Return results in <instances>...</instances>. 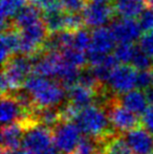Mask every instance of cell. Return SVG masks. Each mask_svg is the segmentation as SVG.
I'll return each mask as SVG.
<instances>
[{"instance_id":"cell-1","label":"cell","mask_w":153,"mask_h":154,"mask_svg":"<svg viewBox=\"0 0 153 154\" xmlns=\"http://www.w3.org/2000/svg\"><path fill=\"white\" fill-rule=\"evenodd\" d=\"M23 87L31 93L36 109L58 107L67 97L66 89L58 81L36 73H32L27 78Z\"/></svg>"},{"instance_id":"cell-2","label":"cell","mask_w":153,"mask_h":154,"mask_svg":"<svg viewBox=\"0 0 153 154\" xmlns=\"http://www.w3.org/2000/svg\"><path fill=\"white\" fill-rule=\"evenodd\" d=\"M84 135L104 142L115 132L112 131L110 121L104 106L92 104L81 109L74 121Z\"/></svg>"},{"instance_id":"cell-3","label":"cell","mask_w":153,"mask_h":154,"mask_svg":"<svg viewBox=\"0 0 153 154\" xmlns=\"http://www.w3.org/2000/svg\"><path fill=\"white\" fill-rule=\"evenodd\" d=\"M33 61L29 56H13L3 64L1 73V94H8L20 89L24 86L26 79L33 71Z\"/></svg>"},{"instance_id":"cell-4","label":"cell","mask_w":153,"mask_h":154,"mask_svg":"<svg viewBox=\"0 0 153 154\" xmlns=\"http://www.w3.org/2000/svg\"><path fill=\"white\" fill-rule=\"evenodd\" d=\"M22 147L31 154H51L57 150L54 146L53 130L41 124H35L25 129Z\"/></svg>"},{"instance_id":"cell-5","label":"cell","mask_w":153,"mask_h":154,"mask_svg":"<svg viewBox=\"0 0 153 154\" xmlns=\"http://www.w3.org/2000/svg\"><path fill=\"white\" fill-rule=\"evenodd\" d=\"M104 107L108 113L111 127L116 133H127L130 130L141 126L139 116L123 106L118 97H115L109 99L104 104Z\"/></svg>"},{"instance_id":"cell-6","label":"cell","mask_w":153,"mask_h":154,"mask_svg":"<svg viewBox=\"0 0 153 154\" xmlns=\"http://www.w3.org/2000/svg\"><path fill=\"white\" fill-rule=\"evenodd\" d=\"M54 146L62 154H75L80 140L81 130L75 122L61 121L53 129Z\"/></svg>"},{"instance_id":"cell-7","label":"cell","mask_w":153,"mask_h":154,"mask_svg":"<svg viewBox=\"0 0 153 154\" xmlns=\"http://www.w3.org/2000/svg\"><path fill=\"white\" fill-rule=\"evenodd\" d=\"M47 34L48 32L43 23V20L21 29L20 53L19 54L32 57L43 51V45L48 37Z\"/></svg>"},{"instance_id":"cell-8","label":"cell","mask_w":153,"mask_h":154,"mask_svg":"<svg viewBox=\"0 0 153 154\" xmlns=\"http://www.w3.org/2000/svg\"><path fill=\"white\" fill-rule=\"evenodd\" d=\"M137 70L128 64L118 65L112 70L108 80L109 90L115 95H122L124 93L136 88Z\"/></svg>"},{"instance_id":"cell-9","label":"cell","mask_w":153,"mask_h":154,"mask_svg":"<svg viewBox=\"0 0 153 154\" xmlns=\"http://www.w3.org/2000/svg\"><path fill=\"white\" fill-rule=\"evenodd\" d=\"M115 15L112 6H109L108 3H99L92 2L86 4L82 11V16L86 26L91 29L103 27L109 23Z\"/></svg>"},{"instance_id":"cell-10","label":"cell","mask_w":153,"mask_h":154,"mask_svg":"<svg viewBox=\"0 0 153 154\" xmlns=\"http://www.w3.org/2000/svg\"><path fill=\"white\" fill-rule=\"evenodd\" d=\"M111 31L115 37L116 42L118 43H133L139 40L142 36V29L139 21L131 18L116 19L110 26Z\"/></svg>"},{"instance_id":"cell-11","label":"cell","mask_w":153,"mask_h":154,"mask_svg":"<svg viewBox=\"0 0 153 154\" xmlns=\"http://www.w3.org/2000/svg\"><path fill=\"white\" fill-rule=\"evenodd\" d=\"M34 112H29L22 108L17 99L12 94H3L1 97V108H0V120L2 126L10 125L18 122L25 118H29Z\"/></svg>"},{"instance_id":"cell-12","label":"cell","mask_w":153,"mask_h":154,"mask_svg":"<svg viewBox=\"0 0 153 154\" xmlns=\"http://www.w3.org/2000/svg\"><path fill=\"white\" fill-rule=\"evenodd\" d=\"M127 143L133 154L153 153V134L145 127H139L128 131L125 134Z\"/></svg>"},{"instance_id":"cell-13","label":"cell","mask_w":153,"mask_h":154,"mask_svg":"<svg viewBox=\"0 0 153 154\" xmlns=\"http://www.w3.org/2000/svg\"><path fill=\"white\" fill-rule=\"evenodd\" d=\"M115 37L111 29H107L106 26L98 27L91 32V45L88 51L108 55L115 48Z\"/></svg>"},{"instance_id":"cell-14","label":"cell","mask_w":153,"mask_h":154,"mask_svg":"<svg viewBox=\"0 0 153 154\" xmlns=\"http://www.w3.org/2000/svg\"><path fill=\"white\" fill-rule=\"evenodd\" d=\"M20 34L17 32V29H8L2 31L1 34V51L0 58L2 64L8 62L13 56L20 53Z\"/></svg>"},{"instance_id":"cell-15","label":"cell","mask_w":153,"mask_h":154,"mask_svg":"<svg viewBox=\"0 0 153 154\" xmlns=\"http://www.w3.org/2000/svg\"><path fill=\"white\" fill-rule=\"evenodd\" d=\"M118 99L123 106H125L127 109L139 116H143L149 108L148 106L149 102H148L146 92H143V90L137 88L124 93Z\"/></svg>"},{"instance_id":"cell-16","label":"cell","mask_w":153,"mask_h":154,"mask_svg":"<svg viewBox=\"0 0 153 154\" xmlns=\"http://www.w3.org/2000/svg\"><path fill=\"white\" fill-rule=\"evenodd\" d=\"M25 127L21 122H15L2 127L1 148L2 150L16 149L21 147L24 136Z\"/></svg>"},{"instance_id":"cell-17","label":"cell","mask_w":153,"mask_h":154,"mask_svg":"<svg viewBox=\"0 0 153 154\" xmlns=\"http://www.w3.org/2000/svg\"><path fill=\"white\" fill-rule=\"evenodd\" d=\"M98 94V90L85 87L80 84H76L67 90L68 102L76 105L80 109H83L87 106L94 104Z\"/></svg>"},{"instance_id":"cell-18","label":"cell","mask_w":153,"mask_h":154,"mask_svg":"<svg viewBox=\"0 0 153 154\" xmlns=\"http://www.w3.org/2000/svg\"><path fill=\"white\" fill-rule=\"evenodd\" d=\"M115 14L121 18L134 19L146 10L147 0H113Z\"/></svg>"},{"instance_id":"cell-19","label":"cell","mask_w":153,"mask_h":154,"mask_svg":"<svg viewBox=\"0 0 153 154\" xmlns=\"http://www.w3.org/2000/svg\"><path fill=\"white\" fill-rule=\"evenodd\" d=\"M66 15L62 8H56L44 11L42 20L49 34H58L66 31Z\"/></svg>"},{"instance_id":"cell-20","label":"cell","mask_w":153,"mask_h":154,"mask_svg":"<svg viewBox=\"0 0 153 154\" xmlns=\"http://www.w3.org/2000/svg\"><path fill=\"white\" fill-rule=\"evenodd\" d=\"M42 21V14L41 10H39L37 6L34 4L25 5L20 12L17 14V16L13 19V23L15 25V29H23L27 26L35 24Z\"/></svg>"},{"instance_id":"cell-21","label":"cell","mask_w":153,"mask_h":154,"mask_svg":"<svg viewBox=\"0 0 153 154\" xmlns=\"http://www.w3.org/2000/svg\"><path fill=\"white\" fill-rule=\"evenodd\" d=\"M26 5V0H1L0 12H1L2 31L8 29V23L17 16L19 12Z\"/></svg>"},{"instance_id":"cell-22","label":"cell","mask_w":153,"mask_h":154,"mask_svg":"<svg viewBox=\"0 0 153 154\" xmlns=\"http://www.w3.org/2000/svg\"><path fill=\"white\" fill-rule=\"evenodd\" d=\"M34 116L38 124L54 129L62 121L61 112L58 107L37 108L34 111Z\"/></svg>"},{"instance_id":"cell-23","label":"cell","mask_w":153,"mask_h":154,"mask_svg":"<svg viewBox=\"0 0 153 154\" xmlns=\"http://www.w3.org/2000/svg\"><path fill=\"white\" fill-rule=\"evenodd\" d=\"M103 154H133L126 138L121 133H115L107 138L103 146Z\"/></svg>"},{"instance_id":"cell-24","label":"cell","mask_w":153,"mask_h":154,"mask_svg":"<svg viewBox=\"0 0 153 154\" xmlns=\"http://www.w3.org/2000/svg\"><path fill=\"white\" fill-rule=\"evenodd\" d=\"M104 142L84 135L81 137L75 154H103Z\"/></svg>"},{"instance_id":"cell-25","label":"cell","mask_w":153,"mask_h":154,"mask_svg":"<svg viewBox=\"0 0 153 154\" xmlns=\"http://www.w3.org/2000/svg\"><path fill=\"white\" fill-rule=\"evenodd\" d=\"M62 58L64 61H66L69 64L74 65L78 68H84L88 64L87 55L85 51L77 49L75 47H68L61 51Z\"/></svg>"},{"instance_id":"cell-26","label":"cell","mask_w":153,"mask_h":154,"mask_svg":"<svg viewBox=\"0 0 153 154\" xmlns=\"http://www.w3.org/2000/svg\"><path fill=\"white\" fill-rule=\"evenodd\" d=\"M113 51H115L113 55L118 63L128 64L132 61L133 56L136 51V46H134L133 43H118V45H116Z\"/></svg>"},{"instance_id":"cell-27","label":"cell","mask_w":153,"mask_h":154,"mask_svg":"<svg viewBox=\"0 0 153 154\" xmlns=\"http://www.w3.org/2000/svg\"><path fill=\"white\" fill-rule=\"evenodd\" d=\"M91 45V32L88 29H82L74 32V41H72V47L80 51H87Z\"/></svg>"},{"instance_id":"cell-28","label":"cell","mask_w":153,"mask_h":154,"mask_svg":"<svg viewBox=\"0 0 153 154\" xmlns=\"http://www.w3.org/2000/svg\"><path fill=\"white\" fill-rule=\"evenodd\" d=\"M131 65L136 70H147V69H153V58L144 53L139 47H136V51L131 61Z\"/></svg>"},{"instance_id":"cell-29","label":"cell","mask_w":153,"mask_h":154,"mask_svg":"<svg viewBox=\"0 0 153 154\" xmlns=\"http://www.w3.org/2000/svg\"><path fill=\"white\" fill-rule=\"evenodd\" d=\"M153 86V69L137 70L136 88L141 90H147Z\"/></svg>"},{"instance_id":"cell-30","label":"cell","mask_w":153,"mask_h":154,"mask_svg":"<svg viewBox=\"0 0 153 154\" xmlns=\"http://www.w3.org/2000/svg\"><path fill=\"white\" fill-rule=\"evenodd\" d=\"M62 8L66 13L79 14L86 6V0H59Z\"/></svg>"},{"instance_id":"cell-31","label":"cell","mask_w":153,"mask_h":154,"mask_svg":"<svg viewBox=\"0 0 153 154\" xmlns=\"http://www.w3.org/2000/svg\"><path fill=\"white\" fill-rule=\"evenodd\" d=\"M84 19L83 16L80 14H74V13H67L66 15V31L76 32L78 29L83 27Z\"/></svg>"},{"instance_id":"cell-32","label":"cell","mask_w":153,"mask_h":154,"mask_svg":"<svg viewBox=\"0 0 153 154\" xmlns=\"http://www.w3.org/2000/svg\"><path fill=\"white\" fill-rule=\"evenodd\" d=\"M139 23L143 32L153 31V8H146L139 17Z\"/></svg>"},{"instance_id":"cell-33","label":"cell","mask_w":153,"mask_h":154,"mask_svg":"<svg viewBox=\"0 0 153 154\" xmlns=\"http://www.w3.org/2000/svg\"><path fill=\"white\" fill-rule=\"evenodd\" d=\"M139 47L148 56L153 58V31L146 32L139 40Z\"/></svg>"},{"instance_id":"cell-34","label":"cell","mask_w":153,"mask_h":154,"mask_svg":"<svg viewBox=\"0 0 153 154\" xmlns=\"http://www.w3.org/2000/svg\"><path fill=\"white\" fill-rule=\"evenodd\" d=\"M31 1L32 4L37 6L39 10H42L43 12L47 10H51V8H62L59 0H31Z\"/></svg>"},{"instance_id":"cell-35","label":"cell","mask_w":153,"mask_h":154,"mask_svg":"<svg viewBox=\"0 0 153 154\" xmlns=\"http://www.w3.org/2000/svg\"><path fill=\"white\" fill-rule=\"evenodd\" d=\"M144 127L153 134V105H150L146 113L143 116Z\"/></svg>"},{"instance_id":"cell-36","label":"cell","mask_w":153,"mask_h":154,"mask_svg":"<svg viewBox=\"0 0 153 154\" xmlns=\"http://www.w3.org/2000/svg\"><path fill=\"white\" fill-rule=\"evenodd\" d=\"M2 154H31L25 148H16V149H8V150H2Z\"/></svg>"},{"instance_id":"cell-37","label":"cell","mask_w":153,"mask_h":154,"mask_svg":"<svg viewBox=\"0 0 153 154\" xmlns=\"http://www.w3.org/2000/svg\"><path fill=\"white\" fill-rule=\"evenodd\" d=\"M92 2H99V3H108L110 1H113V0H90Z\"/></svg>"},{"instance_id":"cell-38","label":"cell","mask_w":153,"mask_h":154,"mask_svg":"<svg viewBox=\"0 0 153 154\" xmlns=\"http://www.w3.org/2000/svg\"><path fill=\"white\" fill-rule=\"evenodd\" d=\"M147 2H148V4L150 5V8H153V0H147Z\"/></svg>"},{"instance_id":"cell-39","label":"cell","mask_w":153,"mask_h":154,"mask_svg":"<svg viewBox=\"0 0 153 154\" xmlns=\"http://www.w3.org/2000/svg\"><path fill=\"white\" fill-rule=\"evenodd\" d=\"M51 154H62V153H61V152H59V151H58V152H57V151L55 150V151H54V152L51 153Z\"/></svg>"},{"instance_id":"cell-40","label":"cell","mask_w":153,"mask_h":154,"mask_svg":"<svg viewBox=\"0 0 153 154\" xmlns=\"http://www.w3.org/2000/svg\"><path fill=\"white\" fill-rule=\"evenodd\" d=\"M151 154H153V153H151Z\"/></svg>"}]
</instances>
